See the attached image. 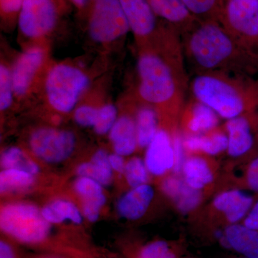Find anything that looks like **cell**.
<instances>
[{
    "label": "cell",
    "mask_w": 258,
    "mask_h": 258,
    "mask_svg": "<svg viewBox=\"0 0 258 258\" xmlns=\"http://www.w3.org/2000/svg\"><path fill=\"white\" fill-rule=\"evenodd\" d=\"M89 85V77L79 68L67 63L55 64L45 78L47 103L58 113H71L76 109Z\"/></svg>",
    "instance_id": "4"
},
{
    "label": "cell",
    "mask_w": 258,
    "mask_h": 258,
    "mask_svg": "<svg viewBox=\"0 0 258 258\" xmlns=\"http://www.w3.org/2000/svg\"><path fill=\"white\" fill-rule=\"evenodd\" d=\"M0 258H15L14 249L5 240L0 242Z\"/></svg>",
    "instance_id": "39"
},
{
    "label": "cell",
    "mask_w": 258,
    "mask_h": 258,
    "mask_svg": "<svg viewBox=\"0 0 258 258\" xmlns=\"http://www.w3.org/2000/svg\"><path fill=\"white\" fill-rule=\"evenodd\" d=\"M45 220L50 224H61L66 221L79 225L83 222V213L72 202L56 200L47 204L41 210Z\"/></svg>",
    "instance_id": "25"
},
{
    "label": "cell",
    "mask_w": 258,
    "mask_h": 258,
    "mask_svg": "<svg viewBox=\"0 0 258 258\" xmlns=\"http://www.w3.org/2000/svg\"><path fill=\"white\" fill-rule=\"evenodd\" d=\"M118 118V109L115 105L111 103L103 105L98 108L93 131L99 136L108 134Z\"/></svg>",
    "instance_id": "31"
},
{
    "label": "cell",
    "mask_w": 258,
    "mask_h": 258,
    "mask_svg": "<svg viewBox=\"0 0 258 258\" xmlns=\"http://www.w3.org/2000/svg\"><path fill=\"white\" fill-rule=\"evenodd\" d=\"M220 118L211 108L195 101L188 108L184 107L180 117L179 127L186 136L200 135L217 128Z\"/></svg>",
    "instance_id": "18"
},
{
    "label": "cell",
    "mask_w": 258,
    "mask_h": 258,
    "mask_svg": "<svg viewBox=\"0 0 258 258\" xmlns=\"http://www.w3.org/2000/svg\"><path fill=\"white\" fill-rule=\"evenodd\" d=\"M98 108L82 105L74 110V118L78 125L84 128H92L96 123Z\"/></svg>",
    "instance_id": "36"
},
{
    "label": "cell",
    "mask_w": 258,
    "mask_h": 258,
    "mask_svg": "<svg viewBox=\"0 0 258 258\" xmlns=\"http://www.w3.org/2000/svg\"><path fill=\"white\" fill-rule=\"evenodd\" d=\"M15 97L11 69L4 63L0 66V109L6 111L12 106Z\"/></svg>",
    "instance_id": "32"
},
{
    "label": "cell",
    "mask_w": 258,
    "mask_h": 258,
    "mask_svg": "<svg viewBox=\"0 0 258 258\" xmlns=\"http://www.w3.org/2000/svg\"><path fill=\"white\" fill-rule=\"evenodd\" d=\"M242 258H247V257H242Z\"/></svg>",
    "instance_id": "42"
},
{
    "label": "cell",
    "mask_w": 258,
    "mask_h": 258,
    "mask_svg": "<svg viewBox=\"0 0 258 258\" xmlns=\"http://www.w3.org/2000/svg\"><path fill=\"white\" fill-rule=\"evenodd\" d=\"M189 90L195 101L226 120L258 110V81L248 76L222 72L195 74Z\"/></svg>",
    "instance_id": "3"
},
{
    "label": "cell",
    "mask_w": 258,
    "mask_h": 258,
    "mask_svg": "<svg viewBox=\"0 0 258 258\" xmlns=\"http://www.w3.org/2000/svg\"><path fill=\"white\" fill-rule=\"evenodd\" d=\"M86 13L88 35L98 43L117 41L131 31L119 0H91Z\"/></svg>",
    "instance_id": "7"
},
{
    "label": "cell",
    "mask_w": 258,
    "mask_h": 258,
    "mask_svg": "<svg viewBox=\"0 0 258 258\" xmlns=\"http://www.w3.org/2000/svg\"><path fill=\"white\" fill-rule=\"evenodd\" d=\"M239 183L244 187L258 192V156L247 163Z\"/></svg>",
    "instance_id": "35"
},
{
    "label": "cell",
    "mask_w": 258,
    "mask_h": 258,
    "mask_svg": "<svg viewBox=\"0 0 258 258\" xmlns=\"http://www.w3.org/2000/svg\"><path fill=\"white\" fill-rule=\"evenodd\" d=\"M183 145L188 154H202L212 157L227 152L228 138L225 131L217 128L206 134L186 136L183 139Z\"/></svg>",
    "instance_id": "20"
},
{
    "label": "cell",
    "mask_w": 258,
    "mask_h": 258,
    "mask_svg": "<svg viewBox=\"0 0 258 258\" xmlns=\"http://www.w3.org/2000/svg\"><path fill=\"white\" fill-rule=\"evenodd\" d=\"M131 32L142 45L159 38L168 28H161L159 18L148 0H119Z\"/></svg>",
    "instance_id": "11"
},
{
    "label": "cell",
    "mask_w": 258,
    "mask_h": 258,
    "mask_svg": "<svg viewBox=\"0 0 258 258\" xmlns=\"http://www.w3.org/2000/svg\"><path fill=\"white\" fill-rule=\"evenodd\" d=\"M224 238L231 248L244 257L258 258V231L235 224L225 227Z\"/></svg>",
    "instance_id": "22"
},
{
    "label": "cell",
    "mask_w": 258,
    "mask_h": 258,
    "mask_svg": "<svg viewBox=\"0 0 258 258\" xmlns=\"http://www.w3.org/2000/svg\"><path fill=\"white\" fill-rule=\"evenodd\" d=\"M219 22L258 61V0H227Z\"/></svg>",
    "instance_id": "6"
},
{
    "label": "cell",
    "mask_w": 258,
    "mask_h": 258,
    "mask_svg": "<svg viewBox=\"0 0 258 258\" xmlns=\"http://www.w3.org/2000/svg\"><path fill=\"white\" fill-rule=\"evenodd\" d=\"M157 18L175 30L179 36L198 22L182 0H148Z\"/></svg>",
    "instance_id": "17"
},
{
    "label": "cell",
    "mask_w": 258,
    "mask_h": 258,
    "mask_svg": "<svg viewBox=\"0 0 258 258\" xmlns=\"http://www.w3.org/2000/svg\"><path fill=\"white\" fill-rule=\"evenodd\" d=\"M257 81H258V79H257Z\"/></svg>",
    "instance_id": "43"
},
{
    "label": "cell",
    "mask_w": 258,
    "mask_h": 258,
    "mask_svg": "<svg viewBox=\"0 0 258 258\" xmlns=\"http://www.w3.org/2000/svg\"><path fill=\"white\" fill-rule=\"evenodd\" d=\"M62 0H24L18 20L25 38H45L55 30L62 14Z\"/></svg>",
    "instance_id": "8"
},
{
    "label": "cell",
    "mask_w": 258,
    "mask_h": 258,
    "mask_svg": "<svg viewBox=\"0 0 258 258\" xmlns=\"http://www.w3.org/2000/svg\"><path fill=\"white\" fill-rule=\"evenodd\" d=\"M45 57V50L39 45L28 47L17 57L11 69L15 96L22 98L28 94L43 66Z\"/></svg>",
    "instance_id": "13"
},
{
    "label": "cell",
    "mask_w": 258,
    "mask_h": 258,
    "mask_svg": "<svg viewBox=\"0 0 258 258\" xmlns=\"http://www.w3.org/2000/svg\"><path fill=\"white\" fill-rule=\"evenodd\" d=\"M109 162L113 171L123 175L125 164H126L124 157L113 153V154H109Z\"/></svg>",
    "instance_id": "38"
},
{
    "label": "cell",
    "mask_w": 258,
    "mask_h": 258,
    "mask_svg": "<svg viewBox=\"0 0 258 258\" xmlns=\"http://www.w3.org/2000/svg\"><path fill=\"white\" fill-rule=\"evenodd\" d=\"M161 189L177 210L184 215L196 211L203 203L205 195L190 187L181 175L174 173L163 178Z\"/></svg>",
    "instance_id": "16"
},
{
    "label": "cell",
    "mask_w": 258,
    "mask_h": 258,
    "mask_svg": "<svg viewBox=\"0 0 258 258\" xmlns=\"http://www.w3.org/2000/svg\"><path fill=\"white\" fill-rule=\"evenodd\" d=\"M139 149H147L161 127L160 117L154 107L141 106L135 115Z\"/></svg>",
    "instance_id": "24"
},
{
    "label": "cell",
    "mask_w": 258,
    "mask_h": 258,
    "mask_svg": "<svg viewBox=\"0 0 258 258\" xmlns=\"http://www.w3.org/2000/svg\"><path fill=\"white\" fill-rule=\"evenodd\" d=\"M71 4L74 5L79 13H85L87 11L91 0H69Z\"/></svg>",
    "instance_id": "40"
},
{
    "label": "cell",
    "mask_w": 258,
    "mask_h": 258,
    "mask_svg": "<svg viewBox=\"0 0 258 258\" xmlns=\"http://www.w3.org/2000/svg\"><path fill=\"white\" fill-rule=\"evenodd\" d=\"M186 69L191 74L222 72L253 78L254 59L216 20L198 21L181 37Z\"/></svg>",
    "instance_id": "2"
},
{
    "label": "cell",
    "mask_w": 258,
    "mask_h": 258,
    "mask_svg": "<svg viewBox=\"0 0 258 258\" xmlns=\"http://www.w3.org/2000/svg\"><path fill=\"white\" fill-rule=\"evenodd\" d=\"M253 197L239 188L222 190L208 208V220L225 225L240 223L254 205Z\"/></svg>",
    "instance_id": "10"
},
{
    "label": "cell",
    "mask_w": 258,
    "mask_h": 258,
    "mask_svg": "<svg viewBox=\"0 0 258 258\" xmlns=\"http://www.w3.org/2000/svg\"><path fill=\"white\" fill-rule=\"evenodd\" d=\"M35 175L16 169H3L0 173V191L3 194L19 192L30 189L35 183Z\"/></svg>",
    "instance_id": "26"
},
{
    "label": "cell",
    "mask_w": 258,
    "mask_h": 258,
    "mask_svg": "<svg viewBox=\"0 0 258 258\" xmlns=\"http://www.w3.org/2000/svg\"><path fill=\"white\" fill-rule=\"evenodd\" d=\"M155 196L154 187L150 184L131 188L122 195L116 205L117 212L122 218L135 221L146 215Z\"/></svg>",
    "instance_id": "19"
},
{
    "label": "cell",
    "mask_w": 258,
    "mask_h": 258,
    "mask_svg": "<svg viewBox=\"0 0 258 258\" xmlns=\"http://www.w3.org/2000/svg\"><path fill=\"white\" fill-rule=\"evenodd\" d=\"M185 183L194 189L205 192L215 184L217 175L216 161L202 154H189L181 168V174Z\"/></svg>",
    "instance_id": "15"
},
{
    "label": "cell",
    "mask_w": 258,
    "mask_h": 258,
    "mask_svg": "<svg viewBox=\"0 0 258 258\" xmlns=\"http://www.w3.org/2000/svg\"><path fill=\"white\" fill-rule=\"evenodd\" d=\"M0 227L6 235L25 244L43 242L50 231V224L42 216L41 210L29 203L4 205L0 213Z\"/></svg>",
    "instance_id": "5"
},
{
    "label": "cell",
    "mask_w": 258,
    "mask_h": 258,
    "mask_svg": "<svg viewBox=\"0 0 258 258\" xmlns=\"http://www.w3.org/2000/svg\"><path fill=\"white\" fill-rule=\"evenodd\" d=\"M76 146V135L66 129L41 127L33 131L29 138L32 154L47 164H59L67 160Z\"/></svg>",
    "instance_id": "9"
},
{
    "label": "cell",
    "mask_w": 258,
    "mask_h": 258,
    "mask_svg": "<svg viewBox=\"0 0 258 258\" xmlns=\"http://www.w3.org/2000/svg\"><path fill=\"white\" fill-rule=\"evenodd\" d=\"M144 161L152 176L164 177L173 173L175 167V152L172 134L169 131L159 129L146 149Z\"/></svg>",
    "instance_id": "14"
},
{
    "label": "cell",
    "mask_w": 258,
    "mask_h": 258,
    "mask_svg": "<svg viewBox=\"0 0 258 258\" xmlns=\"http://www.w3.org/2000/svg\"><path fill=\"white\" fill-rule=\"evenodd\" d=\"M227 154L234 159L247 155L257 144L258 110L227 120Z\"/></svg>",
    "instance_id": "12"
},
{
    "label": "cell",
    "mask_w": 258,
    "mask_h": 258,
    "mask_svg": "<svg viewBox=\"0 0 258 258\" xmlns=\"http://www.w3.org/2000/svg\"><path fill=\"white\" fill-rule=\"evenodd\" d=\"M149 174L145 161L142 158L134 157L126 161L123 176L131 188L149 184Z\"/></svg>",
    "instance_id": "30"
},
{
    "label": "cell",
    "mask_w": 258,
    "mask_h": 258,
    "mask_svg": "<svg viewBox=\"0 0 258 258\" xmlns=\"http://www.w3.org/2000/svg\"><path fill=\"white\" fill-rule=\"evenodd\" d=\"M155 43L157 47L147 45L139 53L138 93L157 109L161 128L172 134L179 130L189 81L179 35L171 31Z\"/></svg>",
    "instance_id": "1"
},
{
    "label": "cell",
    "mask_w": 258,
    "mask_h": 258,
    "mask_svg": "<svg viewBox=\"0 0 258 258\" xmlns=\"http://www.w3.org/2000/svg\"><path fill=\"white\" fill-rule=\"evenodd\" d=\"M1 166L3 169H16L36 175L40 167L21 148L10 147L1 154Z\"/></svg>",
    "instance_id": "28"
},
{
    "label": "cell",
    "mask_w": 258,
    "mask_h": 258,
    "mask_svg": "<svg viewBox=\"0 0 258 258\" xmlns=\"http://www.w3.org/2000/svg\"><path fill=\"white\" fill-rule=\"evenodd\" d=\"M138 258H176L175 252L165 241L157 240L144 246Z\"/></svg>",
    "instance_id": "33"
},
{
    "label": "cell",
    "mask_w": 258,
    "mask_h": 258,
    "mask_svg": "<svg viewBox=\"0 0 258 258\" xmlns=\"http://www.w3.org/2000/svg\"><path fill=\"white\" fill-rule=\"evenodd\" d=\"M257 144H258V131H257Z\"/></svg>",
    "instance_id": "41"
},
{
    "label": "cell",
    "mask_w": 258,
    "mask_h": 258,
    "mask_svg": "<svg viewBox=\"0 0 258 258\" xmlns=\"http://www.w3.org/2000/svg\"><path fill=\"white\" fill-rule=\"evenodd\" d=\"M241 224L251 230L258 231V200L252 205Z\"/></svg>",
    "instance_id": "37"
},
{
    "label": "cell",
    "mask_w": 258,
    "mask_h": 258,
    "mask_svg": "<svg viewBox=\"0 0 258 258\" xmlns=\"http://www.w3.org/2000/svg\"><path fill=\"white\" fill-rule=\"evenodd\" d=\"M79 176H86L96 180L103 186L112 183L113 171L109 162V154L105 149L97 150L91 157V161L83 162L77 168Z\"/></svg>",
    "instance_id": "23"
},
{
    "label": "cell",
    "mask_w": 258,
    "mask_h": 258,
    "mask_svg": "<svg viewBox=\"0 0 258 258\" xmlns=\"http://www.w3.org/2000/svg\"><path fill=\"white\" fill-rule=\"evenodd\" d=\"M74 190L82 200V204H90L103 208L106 197L103 186L96 180L86 176H79L74 183Z\"/></svg>",
    "instance_id": "27"
},
{
    "label": "cell",
    "mask_w": 258,
    "mask_h": 258,
    "mask_svg": "<svg viewBox=\"0 0 258 258\" xmlns=\"http://www.w3.org/2000/svg\"><path fill=\"white\" fill-rule=\"evenodd\" d=\"M24 0H0L2 23L7 25L18 24L19 14Z\"/></svg>",
    "instance_id": "34"
},
{
    "label": "cell",
    "mask_w": 258,
    "mask_h": 258,
    "mask_svg": "<svg viewBox=\"0 0 258 258\" xmlns=\"http://www.w3.org/2000/svg\"><path fill=\"white\" fill-rule=\"evenodd\" d=\"M190 13L198 21H219L221 15L222 0H182Z\"/></svg>",
    "instance_id": "29"
},
{
    "label": "cell",
    "mask_w": 258,
    "mask_h": 258,
    "mask_svg": "<svg viewBox=\"0 0 258 258\" xmlns=\"http://www.w3.org/2000/svg\"><path fill=\"white\" fill-rule=\"evenodd\" d=\"M108 137L115 154L124 157L132 155L139 148L135 118L129 115L118 117Z\"/></svg>",
    "instance_id": "21"
}]
</instances>
